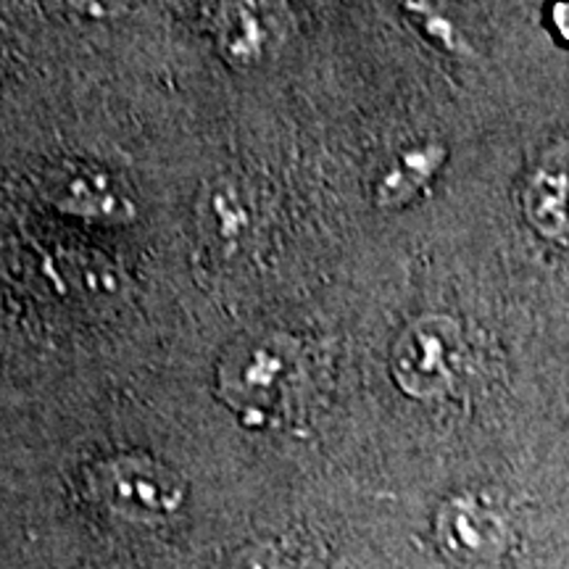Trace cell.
I'll use <instances>...</instances> for the list:
<instances>
[{"mask_svg": "<svg viewBox=\"0 0 569 569\" xmlns=\"http://www.w3.org/2000/svg\"><path fill=\"white\" fill-rule=\"evenodd\" d=\"M443 161L446 151L436 146V142H427V146L411 148V151L401 153L393 161V167L382 174L380 184H377V203L382 209H398V206L409 203L438 174Z\"/></svg>", "mask_w": 569, "mask_h": 569, "instance_id": "obj_8", "label": "cell"}, {"mask_svg": "<svg viewBox=\"0 0 569 569\" xmlns=\"http://www.w3.org/2000/svg\"><path fill=\"white\" fill-rule=\"evenodd\" d=\"M222 51L238 67H256L272 53L274 24L259 0H234L222 17Z\"/></svg>", "mask_w": 569, "mask_h": 569, "instance_id": "obj_5", "label": "cell"}, {"mask_svg": "<svg viewBox=\"0 0 569 569\" xmlns=\"http://www.w3.org/2000/svg\"><path fill=\"white\" fill-rule=\"evenodd\" d=\"M525 217L546 240L569 238V146L553 148L525 184Z\"/></svg>", "mask_w": 569, "mask_h": 569, "instance_id": "obj_4", "label": "cell"}, {"mask_svg": "<svg viewBox=\"0 0 569 569\" xmlns=\"http://www.w3.org/2000/svg\"><path fill=\"white\" fill-rule=\"evenodd\" d=\"M234 569H293V565L274 546H259V549L246 551Z\"/></svg>", "mask_w": 569, "mask_h": 569, "instance_id": "obj_10", "label": "cell"}, {"mask_svg": "<svg viewBox=\"0 0 569 569\" xmlns=\"http://www.w3.org/2000/svg\"><path fill=\"white\" fill-rule=\"evenodd\" d=\"M201 203V230L206 240L222 253L243 248L253 224L246 190L234 182H217Z\"/></svg>", "mask_w": 569, "mask_h": 569, "instance_id": "obj_7", "label": "cell"}, {"mask_svg": "<svg viewBox=\"0 0 569 569\" xmlns=\"http://www.w3.org/2000/svg\"><path fill=\"white\" fill-rule=\"evenodd\" d=\"M553 19H557V27L561 30V34L569 40V0H561L557 6V13H553Z\"/></svg>", "mask_w": 569, "mask_h": 569, "instance_id": "obj_12", "label": "cell"}, {"mask_svg": "<svg viewBox=\"0 0 569 569\" xmlns=\"http://www.w3.org/2000/svg\"><path fill=\"white\" fill-rule=\"evenodd\" d=\"M77 11H82L84 17L92 19H109V17H119L130 0H71Z\"/></svg>", "mask_w": 569, "mask_h": 569, "instance_id": "obj_11", "label": "cell"}, {"mask_svg": "<svg viewBox=\"0 0 569 569\" xmlns=\"http://www.w3.org/2000/svg\"><path fill=\"white\" fill-rule=\"evenodd\" d=\"M92 493L113 515L134 522H161L184 501V482L148 457H117L92 472Z\"/></svg>", "mask_w": 569, "mask_h": 569, "instance_id": "obj_1", "label": "cell"}, {"mask_svg": "<svg viewBox=\"0 0 569 569\" xmlns=\"http://www.w3.org/2000/svg\"><path fill=\"white\" fill-rule=\"evenodd\" d=\"M438 540L453 561L465 567H490L509 549L503 519L472 498H451L438 511Z\"/></svg>", "mask_w": 569, "mask_h": 569, "instance_id": "obj_3", "label": "cell"}, {"mask_svg": "<svg viewBox=\"0 0 569 569\" xmlns=\"http://www.w3.org/2000/svg\"><path fill=\"white\" fill-rule=\"evenodd\" d=\"M63 209H71L80 217L96 219H124L130 217L132 209L122 196L113 193L109 182L98 180V177H77L69 182L67 196L61 198Z\"/></svg>", "mask_w": 569, "mask_h": 569, "instance_id": "obj_9", "label": "cell"}, {"mask_svg": "<svg viewBox=\"0 0 569 569\" xmlns=\"http://www.w3.org/2000/svg\"><path fill=\"white\" fill-rule=\"evenodd\" d=\"M290 372V353L288 343L282 340H261V343L248 346L243 356H238L232 365V372H227L222 380L230 393H238L248 401H269L284 377Z\"/></svg>", "mask_w": 569, "mask_h": 569, "instance_id": "obj_6", "label": "cell"}, {"mask_svg": "<svg viewBox=\"0 0 569 569\" xmlns=\"http://www.w3.org/2000/svg\"><path fill=\"white\" fill-rule=\"evenodd\" d=\"M461 365V330L451 317L430 315L411 322L396 340L390 369L398 388L415 398L443 396Z\"/></svg>", "mask_w": 569, "mask_h": 569, "instance_id": "obj_2", "label": "cell"}]
</instances>
